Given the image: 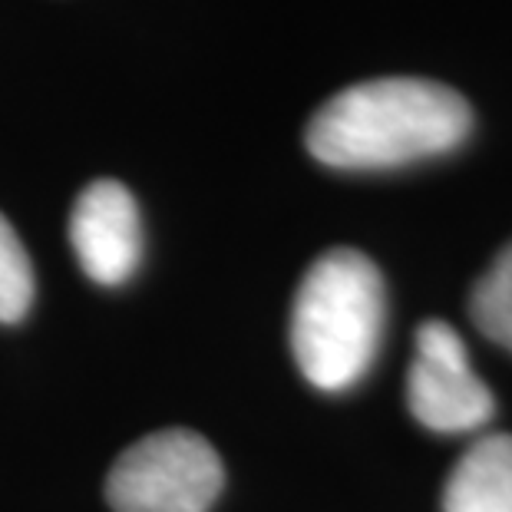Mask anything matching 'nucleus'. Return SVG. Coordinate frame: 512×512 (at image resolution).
Masks as SVG:
<instances>
[{
    "mask_svg": "<svg viewBox=\"0 0 512 512\" xmlns=\"http://www.w3.org/2000/svg\"><path fill=\"white\" fill-rule=\"evenodd\" d=\"M473 133V110L433 80L387 76L354 83L311 116L304 143L321 166L344 172L400 169L460 149Z\"/></svg>",
    "mask_w": 512,
    "mask_h": 512,
    "instance_id": "obj_1",
    "label": "nucleus"
},
{
    "mask_svg": "<svg viewBox=\"0 0 512 512\" xmlns=\"http://www.w3.org/2000/svg\"><path fill=\"white\" fill-rule=\"evenodd\" d=\"M387 291L380 268L357 248L324 252L291 308V351L318 390L341 394L361 380L380 351Z\"/></svg>",
    "mask_w": 512,
    "mask_h": 512,
    "instance_id": "obj_2",
    "label": "nucleus"
},
{
    "mask_svg": "<svg viewBox=\"0 0 512 512\" xmlns=\"http://www.w3.org/2000/svg\"><path fill=\"white\" fill-rule=\"evenodd\" d=\"M225 483L215 446L195 430H159L119 453L106 476L116 512H209Z\"/></svg>",
    "mask_w": 512,
    "mask_h": 512,
    "instance_id": "obj_3",
    "label": "nucleus"
},
{
    "mask_svg": "<svg viewBox=\"0 0 512 512\" xmlns=\"http://www.w3.org/2000/svg\"><path fill=\"white\" fill-rule=\"evenodd\" d=\"M410 413L433 433H470L493 417V394L470 367L463 337L450 324L427 321L417 331L407 377Z\"/></svg>",
    "mask_w": 512,
    "mask_h": 512,
    "instance_id": "obj_4",
    "label": "nucleus"
},
{
    "mask_svg": "<svg viewBox=\"0 0 512 512\" xmlns=\"http://www.w3.org/2000/svg\"><path fill=\"white\" fill-rule=\"evenodd\" d=\"M70 242L96 285H126L143 258V222L133 192L116 179L86 185L70 215Z\"/></svg>",
    "mask_w": 512,
    "mask_h": 512,
    "instance_id": "obj_5",
    "label": "nucleus"
},
{
    "mask_svg": "<svg viewBox=\"0 0 512 512\" xmlns=\"http://www.w3.org/2000/svg\"><path fill=\"white\" fill-rule=\"evenodd\" d=\"M443 512H512V437L476 440L453 466L443 489Z\"/></svg>",
    "mask_w": 512,
    "mask_h": 512,
    "instance_id": "obj_6",
    "label": "nucleus"
},
{
    "mask_svg": "<svg viewBox=\"0 0 512 512\" xmlns=\"http://www.w3.org/2000/svg\"><path fill=\"white\" fill-rule=\"evenodd\" d=\"M470 314L489 341L512 354V242L499 248L493 265L476 281Z\"/></svg>",
    "mask_w": 512,
    "mask_h": 512,
    "instance_id": "obj_7",
    "label": "nucleus"
},
{
    "mask_svg": "<svg viewBox=\"0 0 512 512\" xmlns=\"http://www.w3.org/2000/svg\"><path fill=\"white\" fill-rule=\"evenodd\" d=\"M34 301V268L17 232L0 215V324H17Z\"/></svg>",
    "mask_w": 512,
    "mask_h": 512,
    "instance_id": "obj_8",
    "label": "nucleus"
}]
</instances>
